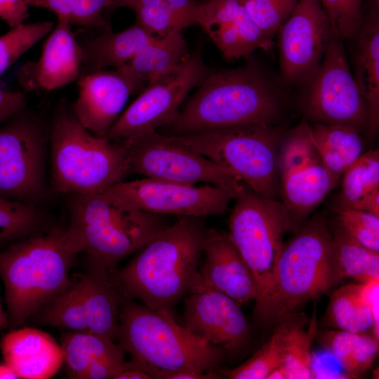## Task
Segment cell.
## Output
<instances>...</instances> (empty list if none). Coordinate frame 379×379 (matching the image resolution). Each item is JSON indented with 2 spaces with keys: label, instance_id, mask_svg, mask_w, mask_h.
Returning a JSON list of instances; mask_svg holds the SVG:
<instances>
[{
  "label": "cell",
  "instance_id": "d590c367",
  "mask_svg": "<svg viewBox=\"0 0 379 379\" xmlns=\"http://www.w3.org/2000/svg\"><path fill=\"white\" fill-rule=\"evenodd\" d=\"M52 21L22 23L0 36V77L24 53L52 31Z\"/></svg>",
  "mask_w": 379,
  "mask_h": 379
},
{
  "label": "cell",
  "instance_id": "74e56055",
  "mask_svg": "<svg viewBox=\"0 0 379 379\" xmlns=\"http://www.w3.org/2000/svg\"><path fill=\"white\" fill-rule=\"evenodd\" d=\"M326 13L333 37L340 41L357 36L364 21L362 0H319Z\"/></svg>",
  "mask_w": 379,
  "mask_h": 379
},
{
  "label": "cell",
  "instance_id": "7bdbcfd3",
  "mask_svg": "<svg viewBox=\"0 0 379 379\" xmlns=\"http://www.w3.org/2000/svg\"><path fill=\"white\" fill-rule=\"evenodd\" d=\"M244 6V0H208L202 2L198 25L208 34L215 28L233 22Z\"/></svg>",
  "mask_w": 379,
  "mask_h": 379
},
{
  "label": "cell",
  "instance_id": "7c38bea8",
  "mask_svg": "<svg viewBox=\"0 0 379 379\" xmlns=\"http://www.w3.org/2000/svg\"><path fill=\"white\" fill-rule=\"evenodd\" d=\"M209 72L201 48H197L173 73L148 84L121 114L105 138L120 142L170 125L190 91L198 86Z\"/></svg>",
  "mask_w": 379,
  "mask_h": 379
},
{
  "label": "cell",
  "instance_id": "484cf974",
  "mask_svg": "<svg viewBox=\"0 0 379 379\" xmlns=\"http://www.w3.org/2000/svg\"><path fill=\"white\" fill-rule=\"evenodd\" d=\"M188 55L181 32H172L148 46L120 68L147 86L173 73Z\"/></svg>",
  "mask_w": 379,
  "mask_h": 379
},
{
  "label": "cell",
  "instance_id": "db71d44e",
  "mask_svg": "<svg viewBox=\"0 0 379 379\" xmlns=\"http://www.w3.org/2000/svg\"><path fill=\"white\" fill-rule=\"evenodd\" d=\"M267 379H287L286 373L284 366L281 364L267 375Z\"/></svg>",
  "mask_w": 379,
  "mask_h": 379
},
{
  "label": "cell",
  "instance_id": "4dcf8cb0",
  "mask_svg": "<svg viewBox=\"0 0 379 379\" xmlns=\"http://www.w3.org/2000/svg\"><path fill=\"white\" fill-rule=\"evenodd\" d=\"M326 321L338 330L354 333L372 331L374 324L372 310L359 294L356 284L343 286L333 293Z\"/></svg>",
  "mask_w": 379,
  "mask_h": 379
},
{
  "label": "cell",
  "instance_id": "52a82bcc",
  "mask_svg": "<svg viewBox=\"0 0 379 379\" xmlns=\"http://www.w3.org/2000/svg\"><path fill=\"white\" fill-rule=\"evenodd\" d=\"M49 124L51 181L58 192L100 191L130 174L123 145L90 132L72 104L59 101Z\"/></svg>",
  "mask_w": 379,
  "mask_h": 379
},
{
  "label": "cell",
  "instance_id": "4fadbf2b",
  "mask_svg": "<svg viewBox=\"0 0 379 379\" xmlns=\"http://www.w3.org/2000/svg\"><path fill=\"white\" fill-rule=\"evenodd\" d=\"M333 38L321 64L307 83L305 110L317 123L368 128V109L341 43Z\"/></svg>",
  "mask_w": 379,
  "mask_h": 379
},
{
  "label": "cell",
  "instance_id": "f546056e",
  "mask_svg": "<svg viewBox=\"0 0 379 379\" xmlns=\"http://www.w3.org/2000/svg\"><path fill=\"white\" fill-rule=\"evenodd\" d=\"M284 322L282 363L287 379L313 378V357L311 346L317 333V319L314 313L307 330L292 317Z\"/></svg>",
  "mask_w": 379,
  "mask_h": 379
},
{
  "label": "cell",
  "instance_id": "30bf717a",
  "mask_svg": "<svg viewBox=\"0 0 379 379\" xmlns=\"http://www.w3.org/2000/svg\"><path fill=\"white\" fill-rule=\"evenodd\" d=\"M49 121L24 107L0 126V197L33 205L47 196Z\"/></svg>",
  "mask_w": 379,
  "mask_h": 379
},
{
  "label": "cell",
  "instance_id": "9a60e30c",
  "mask_svg": "<svg viewBox=\"0 0 379 379\" xmlns=\"http://www.w3.org/2000/svg\"><path fill=\"white\" fill-rule=\"evenodd\" d=\"M277 33L283 79L290 84H307L333 38L329 19L319 1L298 0Z\"/></svg>",
  "mask_w": 379,
  "mask_h": 379
},
{
  "label": "cell",
  "instance_id": "5bb4252c",
  "mask_svg": "<svg viewBox=\"0 0 379 379\" xmlns=\"http://www.w3.org/2000/svg\"><path fill=\"white\" fill-rule=\"evenodd\" d=\"M100 191L122 204L161 215H218L235 199L230 192L212 185H189L149 178L121 181Z\"/></svg>",
  "mask_w": 379,
  "mask_h": 379
},
{
  "label": "cell",
  "instance_id": "8992f818",
  "mask_svg": "<svg viewBox=\"0 0 379 379\" xmlns=\"http://www.w3.org/2000/svg\"><path fill=\"white\" fill-rule=\"evenodd\" d=\"M340 281L333 236L324 218L315 216L283 246L272 288L255 316L265 324H280Z\"/></svg>",
  "mask_w": 379,
  "mask_h": 379
},
{
  "label": "cell",
  "instance_id": "7402d4cb",
  "mask_svg": "<svg viewBox=\"0 0 379 379\" xmlns=\"http://www.w3.org/2000/svg\"><path fill=\"white\" fill-rule=\"evenodd\" d=\"M84 299L88 332L117 341L121 295L110 273L90 262L79 279Z\"/></svg>",
  "mask_w": 379,
  "mask_h": 379
},
{
  "label": "cell",
  "instance_id": "b9f144b4",
  "mask_svg": "<svg viewBox=\"0 0 379 379\" xmlns=\"http://www.w3.org/2000/svg\"><path fill=\"white\" fill-rule=\"evenodd\" d=\"M234 24L237 28L239 58L248 57L258 48L265 51L271 48L272 39L251 18L244 6L234 20Z\"/></svg>",
  "mask_w": 379,
  "mask_h": 379
},
{
  "label": "cell",
  "instance_id": "ee69618b",
  "mask_svg": "<svg viewBox=\"0 0 379 379\" xmlns=\"http://www.w3.org/2000/svg\"><path fill=\"white\" fill-rule=\"evenodd\" d=\"M109 6H113L109 0H72L71 23L85 30L98 28L108 30L103 13Z\"/></svg>",
  "mask_w": 379,
  "mask_h": 379
},
{
  "label": "cell",
  "instance_id": "9c48e42d",
  "mask_svg": "<svg viewBox=\"0 0 379 379\" xmlns=\"http://www.w3.org/2000/svg\"><path fill=\"white\" fill-rule=\"evenodd\" d=\"M235 199L229 218V235L255 281V315L272 288L284 235L295 225L283 201L264 197L251 189Z\"/></svg>",
  "mask_w": 379,
  "mask_h": 379
},
{
  "label": "cell",
  "instance_id": "5b68a950",
  "mask_svg": "<svg viewBox=\"0 0 379 379\" xmlns=\"http://www.w3.org/2000/svg\"><path fill=\"white\" fill-rule=\"evenodd\" d=\"M68 195V236L89 262L109 273L167 226L161 215L122 204L102 191Z\"/></svg>",
  "mask_w": 379,
  "mask_h": 379
},
{
  "label": "cell",
  "instance_id": "3957f363",
  "mask_svg": "<svg viewBox=\"0 0 379 379\" xmlns=\"http://www.w3.org/2000/svg\"><path fill=\"white\" fill-rule=\"evenodd\" d=\"M131 364L152 379L182 371H215L223 350L178 324L173 313L121 296L117 339Z\"/></svg>",
  "mask_w": 379,
  "mask_h": 379
},
{
  "label": "cell",
  "instance_id": "f1b7e54d",
  "mask_svg": "<svg viewBox=\"0 0 379 379\" xmlns=\"http://www.w3.org/2000/svg\"><path fill=\"white\" fill-rule=\"evenodd\" d=\"M60 347L70 378L82 379L88 367L100 358L123 350L119 343L88 331H68Z\"/></svg>",
  "mask_w": 379,
  "mask_h": 379
},
{
  "label": "cell",
  "instance_id": "f35d334b",
  "mask_svg": "<svg viewBox=\"0 0 379 379\" xmlns=\"http://www.w3.org/2000/svg\"><path fill=\"white\" fill-rule=\"evenodd\" d=\"M338 224L365 247L379 252V217L367 211L336 206Z\"/></svg>",
  "mask_w": 379,
  "mask_h": 379
},
{
  "label": "cell",
  "instance_id": "1f68e13d",
  "mask_svg": "<svg viewBox=\"0 0 379 379\" xmlns=\"http://www.w3.org/2000/svg\"><path fill=\"white\" fill-rule=\"evenodd\" d=\"M340 280L352 278L359 283L379 279V252L369 249L350 236L339 224L333 230Z\"/></svg>",
  "mask_w": 379,
  "mask_h": 379
},
{
  "label": "cell",
  "instance_id": "d6a6232c",
  "mask_svg": "<svg viewBox=\"0 0 379 379\" xmlns=\"http://www.w3.org/2000/svg\"><path fill=\"white\" fill-rule=\"evenodd\" d=\"M46 218L36 205L0 197V248L23 237L39 234Z\"/></svg>",
  "mask_w": 379,
  "mask_h": 379
},
{
  "label": "cell",
  "instance_id": "c3c4849f",
  "mask_svg": "<svg viewBox=\"0 0 379 379\" xmlns=\"http://www.w3.org/2000/svg\"><path fill=\"white\" fill-rule=\"evenodd\" d=\"M26 0H0V19L11 28L25 23L29 17Z\"/></svg>",
  "mask_w": 379,
  "mask_h": 379
},
{
  "label": "cell",
  "instance_id": "681fc988",
  "mask_svg": "<svg viewBox=\"0 0 379 379\" xmlns=\"http://www.w3.org/2000/svg\"><path fill=\"white\" fill-rule=\"evenodd\" d=\"M29 6L43 8L55 13L57 18L72 20V0H26ZM72 24V23H71Z\"/></svg>",
  "mask_w": 379,
  "mask_h": 379
},
{
  "label": "cell",
  "instance_id": "d4e9b609",
  "mask_svg": "<svg viewBox=\"0 0 379 379\" xmlns=\"http://www.w3.org/2000/svg\"><path fill=\"white\" fill-rule=\"evenodd\" d=\"M281 178L283 202L291 211L295 225L335 187L322 163L310 166Z\"/></svg>",
  "mask_w": 379,
  "mask_h": 379
},
{
  "label": "cell",
  "instance_id": "816d5d0a",
  "mask_svg": "<svg viewBox=\"0 0 379 379\" xmlns=\"http://www.w3.org/2000/svg\"><path fill=\"white\" fill-rule=\"evenodd\" d=\"M220 375L215 371H182L170 375L167 379H214L219 378Z\"/></svg>",
  "mask_w": 379,
  "mask_h": 379
},
{
  "label": "cell",
  "instance_id": "7a4b0ae2",
  "mask_svg": "<svg viewBox=\"0 0 379 379\" xmlns=\"http://www.w3.org/2000/svg\"><path fill=\"white\" fill-rule=\"evenodd\" d=\"M79 253L65 228L18 239L0 252V277L9 327L15 328L69 288V272Z\"/></svg>",
  "mask_w": 379,
  "mask_h": 379
},
{
  "label": "cell",
  "instance_id": "6da1fadb",
  "mask_svg": "<svg viewBox=\"0 0 379 379\" xmlns=\"http://www.w3.org/2000/svg\"><path fill=\"white\" fill-rule=\"evenodd\" d=\"M201 219L180 216L111 276L121 295L151 309L173 313L199 271L206 229Z\"/></svg>",
  "mask_w": 379,
  "mask_h": 379
},
{
  "label": "cell",
  "instance_id": "11a10c76",
  "mask_svg": "<svg viewBox=\"0 0 379 379\" xmlns=\"http://www.w3.org/2000/svg\"><path fill=\"white\" fill-rule=\"evenodd\" d=\"M9 327L8 314L2 309L0 302V330H4Z\"/></svg>",
  "mask_w": 379,
  "mask_h": 379
},
{
  "label": "cell",
  "instance_id": "bcb514c9",
  "mask_svg": "<svg viewBox=\"0 0 379 379\" xmlns=\"http://www.w3.org/2000/svg\"><path fill=\"white\" fill-rule=\"evenodd\" d=\"M181 29L198 25L201 1L198 0H166Z\"/></svg>",
  "mask_w": 379,
  "mask_h": 379
},
{
  "label": "cell",
  "instance_id": "836d02e7",
  "mask_svg": "<svg viewBox=\"0 0 379 379\" xmlns=\"http://www.w3.org/2000/svg\"><path fill=\"white\" fill-rule=\"evenodd\" d=\"M34 316L40 324L68 331H88L79 281L48 303Z\"/></svg>",
  "mask_w": 379,
  "mask_h": 379
},
{
  "label": "cell",
  "instance_id": "603a6c76",
  "mask_svg": "<svg viewBox=\"0 0 379 379\" xmlns=\"http://www.w3.org/2000/svg\"><path fill=\"white\" fill-rule=\"evenodd\" d=\"M363 21L357 34L358 47L354 79L368 109V132L374 135L379 126V22L375 11Z\"/></svg>",
  "mask_w": 379,
  "mask_h": 379
},
{
  "label": "cell",
  "instance_id": "ac0fdd59",
  "mask_svg": "<svg viewBox=\"0 0 379 379\" xmlns=\"http://www.w3.org/2000/svg\"><path fill=\"white\" fill-rule=\"evenodd\" d=\"M72 25L68 19L58 18L39 58L20 68L18 81L25 93L48 92L77 80L81 69V49Z\"/></svg>",
  "mask_w": 379,
  "mask_h": 379
},
{
  "label": "cell",
  "instance_id": "44dd1931",
  "mask_svg": "<svg viewBox=\"0 0 379 379\" xmlns=\"http://www.w3.org/2000/svg\"><path fill=\"white\" fill-rule=\"evenodd\" d=\"M77 39L81 49V73H88L122 67L160 38L135 24L119 32L108 29L93 37Z\"/></svg>",
  "mask_w": 379,
  "mask_h": 379
},
{
  "label": "cell",
  "instance_id": "83f0119b",
  "mask_svg": "<svg viewBox=\"0 0 379 379\" xmlns=\"http://www.w3.org/2000/svg\"><path fill=\"white\" fill-rule=\"evenodd\" d=\"M337 206L362 210L375 192L379 191V152L362 153L342 175Z\"/></svg>",
  "mask_w": 379,
  "mask_h": 379
},
{
  "label": "cell",
  "instance_id": "8fae6325",
  "mask_svg": "<svg viewBox=\"0 0 379 379\" xmlns=\"http://www.w3.org/2000/svg\"><path fill=\"white\" fill-rule=\"evenodd\" d=\"M124 147L130 173L194 185L218 187L237 198L246 185L228 168L177 142L171 135L154 131L120 142Z\"/></svg>",
  "mask_w": 379,
  "mask_h": 379
},
{
  "label": "cell",
  "instance_id": "7dc6e473",
  "mask_svg": "<svg viewBox=\"0 0 379 379\" xmlns=\"http://www.w3.org/2000/svg\"><path fill=\"white\" fill-rule=\"evenodd\" d=\"M25 93L0 86V126L27 106Z\"/></svg>",
  "mask_w": 379,
  "mask_h": 379
},
{
  "label": "cell",
  "instance_id": "ffe728a7",
  "mask_svg": "<svg viewBox=\"0 0 379 379\" xmlns=\"http://www.w3.org/2000/svg\"><path fill=\"white\" fill-rule=\"evenodd\" d=\"M0 350L4 362L19 378H50L63 363L60 345L50 334L34 328L23 327L4 334Z\"/></svg>",
  "mask_w": 379,
  "mask_h": 379
},
{
  "label": "cell",
  "instance_id": "d6986e66",
  "mask_svg": "<svg viewBox=\"0 0 379 379\" xmlns=\"http://www.w3.org/2000/svg\"><path fill=\"white\" fill-rule=\"evenodd\" d=\"M199 272L204 281L241 305L258 296L255 281L229 234L206 228Z\"/></svg>",
  "mask_w": 379,
  "mask_h": 379
},
{
  "label": "cell",
  "instance_id": "cb8c5ba5",
  "mask_svg": "<svg viewBox=\"0 0 379 379\" xmlns=\"http://www.w3.org/2000/svg\"><path fill=\"white\" fill-rule=\"evenodd\" d=\"M309 136L336 186L345 170L362 154L359 131L348 126L316 123L310 126Z\"/></svg>",
  "mask_w": 379,
  "mask_h": 379
},
{
  "label": "cell",
  "instance_id": "4316f807",
  "mask_svg": "<svg viewBox=\"0 0 379 379\" xmlns=\"http://www.w3.org/2000/svg\"><path fill=\"white\" fill-rule=\"evenodd\" d=\"M319 340L350 378L364 373L378 353L379 340L368 332L327 331L319 335Z\"/></svg>",
  "mask_w": 379,
  "mask_h": 379
},
{
  "label": "cell",
  "instance_id": "f6af8a7d",
  "mask_svg": "<svg viewBox=\"0 0 379 379\" xmlns=\"http://www.w3.org/2000/svg\"><path fill=\"white\" fill-rule=\"evenodd\" d=\"M125 354L123 349L100 358L88 367L82 379H114L124 366Z\"/></svg>",
  "mask_w": 379,
  "mask_h": 379
},
{
  "label": "cell",
  "instance_id": "ba28073f",
  "mask_svg": "<svg viewBox=\"0 0 379 379\" xmlns=\"http://www.w3.org/2000/svg\"><path fill=\"white\" fill-rule=\"evenodd\" d=\"M170 135L230 170L256 194L276 199L280 176L279 128L272 125L247 124Z\"/></svg>",
  "mask_w": 379,
  "mask_h": 379
},
{
  "label": "cell",
  "instance_id": "f5cc1de1",
  "mask_svg": "<svg viewBox=\"0 0 379 379\" xmlns=\"http://www.w3.org/2000/svg\"><path fill=\"white\" fill-rule=\"evenodd\" d=\"M16 379L19 378L15 371L6 362L0 364V379Z\"/></svg>",
  "mask_w": 379,
  "mask_h": 379
},
{
  "label": "cell",
  "instance_id": "60d3db41",
  "mask_svg": "<svg viewBox=\"0 0 379 379\" xmlns=\"http://www.w3.org/2000/svg\"><path fill=\"white\" fill-rule=\"evenodd\" d=\"M131 9L136 24L158 38L182 31L166 0H138Z\"/></svg>",
  "mask_w": 379,
  "mask_h": 379
},
{
  "label": "cell",
  "instance_id": "e575fe53",
  "mask_svg": "<svg viewBox=\"0 0 379 379\" xmlns=\"http://www.w3.org/2000/svg\"><path fill=\"white\" fill-rule=\"evenodd\" d=\"M310 126L302 123L280 143L279 169L280 178L322 163L309 136Z\"/></svg>",
  "mask_w": 379,
  "mask_h": 379
},
{
  "label": "cell",
  "instance_id": "ab89813d",
  "mask_svg": "<svg viewBox=\"0 0 379 379\" xmlns=\"http://www.w3.org/2000/svg\"><path fill=\"white\" fill-rule=\"evenodd\" d=\"M298 0H244V7L271 39L289 17Z\"/></svg>",
  "mask_w": 379,
  "mask_h": 379
},
{
  "label": "cell",
  "instance_id": "f907efd6",
  "mask_svg": "<svg viewBox=\"0 0 379 379\" xmlns=\"http://www.w3.org/2000/svg\"><path fill=\"white\" fill-rule=\"evenodd\" d=\"M114 379H152V377L142 369L126 361L123 369Z\"/></svg>",
  "mask_w": 379,
  "mask_h": 379
},
{
  "label": "cell",
  "instance_id": "2e32d148",
  "mask_svg": "<svg viewBox=\"0 0 379 379\" xmlns=\"http://www.w3.org/2000/svg\"><path fill=\"white\" fill-rule=\"evenodd\" d=\"M184 326L191 332L229 353L246 343L249 325L234 300L208 285L198 271L187 293Z\"/></svg>",
  "mask_w": 379,
  "mask_h": 379
},
{
  "label": "cell",
  "instance_id": "277c9868",
  "mask_svg": "<svg viewBox=\"0 0 379 379\" xmlns=\"http://www.w3.org/2000/svg\"><path fill=\"white\" fill-rule=\"evenodd\" d=\"M196 93L166 128V135H182L222 127L272 125L281 111L276 86L252 65L209 72Z\"/></svg>",
  "mask_w": 379,
  "mask_h": 379
},
{
  "label": "cell",
  "instance_id": "8d00e7d4",
  "mask_svg": "<svg viewBox=\"0 0 379 379\" xmlns=\"http://www.w3.org/2000/svg\"><path fill=\"white\" fill-rule=\"evenodd\" d=\"M284 322L280 323L271 338L247 361L240 366L220 371L230 379H267L282 363Z\"/></svg>",
  "mask_w": 379,
  "mask_h": 379
},
{
  "label": "cell",
  "instance_id": "e0dca14e",
  "mask_svg": "<svg viewBox=\"0 0 379 379\" xmlns=\"http://www.w3.org/2000/svg\"><path fill=\"white\" fill-rule=\"evenodd\" d=\"M79 95L72 104L80 122L93 134L105 138L119 117L129 96L145 84L123 68L81 73Z\"/></svg>",
  "mask_w": 379,
  "mask_h": 379
}]
</instances>
